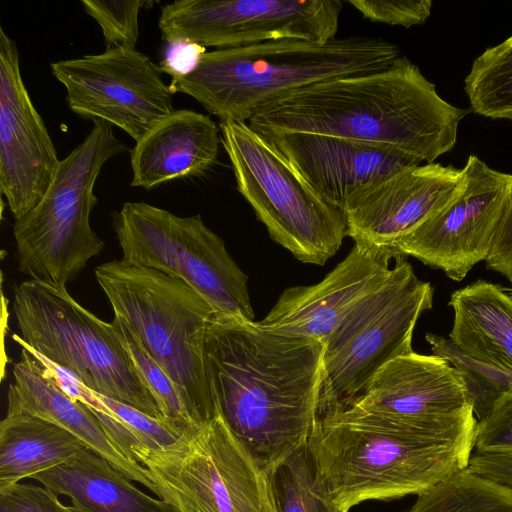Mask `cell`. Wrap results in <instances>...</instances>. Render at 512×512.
I'll list each match as a JSON object with an SVG mask.
<instances>
[{
	"instance_id": "cell-38",
	"label": "cell",
	"mask_w": 512,
	"mask_h": 512,
	"mask_svg": "<svg viewBox=\"0 0 512 512\" xmlns=\"http://www.w3.org/2000/svg\"><path fill=\"white\" fill-rule=\"evenodd\" d=\"M510 296L512 297V287L508 289Z\"/></svg>"
},
{
	"instance_id": "cell-11",
	"label": "cell",
	"mask_w": 512,
	"mask_h": 512,
	"mask_svg": "<svg viewBox=\"0 0 512 512\" xmlns=\"http://www.w3.org/2000/svg\"><path fill=\"white\" fill-rule=\"evenodd\" d=\"M111 219L121 261L183 281L217 314L254 321L247 275L200 215L182 217L141 201L124 203Z\"/></svg>"
},
{
	"instance_id": "cell-21",
	"label": "cell",
	"mask_w": 512,
	"mask_h": 512,
	"mask_svg": "<svg viewBox=\"0 0 512 512\" xmlns=\"http://www.w3.org/2000/svg\"><path fill=\"white\" fill-rule=\"evenodd\" d=\"M220 141V129L208 115L174 110L130 150L131 186L149 191L204 175L217 161Z\"/></svg>"
},
{
	"instance_id": "cell-3",
	"label": "cell",
	"mask_w": 512,
	"mask_h": 512,
	"mask_svg": "<svg viewBox=\"0 0 512 512\" xmlns=\"http://www.w3.org/2000/svg\"><path fill=\"white\" fill-rule=\"evenodd\" d=\"M478 420L472 407L435 425H394L344 411L319 419L307 446L334 500L419 495L468 467Z\"/></svg>"
},
{
	"instance_id": "cell-14",
	"label": "cell",
	"mask_w": 512,
	"mask_h": 512,
	"mask_svg": "<svg viewBox=\"0 0 512 512\" xmlns=\"http://www.w3.org/2000/svg\"><path fill=\"white\" fill-rule=\"evenodd\" d=\"M462 170L464 184L456 197L393 247L455 281L488 257L512 187L511 174L488 167L475 155Z\"/></svg>"
},
{
	"instance_id": "cell-6",
	"label": "cell",
	"mask_w": 512,
	"mask_h": 512,
	"mask_svg": "<svg viewBox=\"0 0 512 512\" xmlns=\"http://www.w3.org/2000/svg\"><path fill=\"white\" fill-rule=\"evenodd\" d=\"M13 340L90 390L157 419L160 407L114 325L79 304L65 286L29 279L15 286ZM165 421V420H164Z\"/></svg>"
},
{
	"instance_id": "cell-32",
	"label": "cell",
	"mask_w": 512,
	"mask_h": 512,
	"mask_svg": "<svg viewBox=\"0 0 512 512\" xmlns=\"http://www.w3.org/2000/svg\"><path fill=\"white\" fill-rule=\"evenodd\" d=\"M474 448L480 454H512V391L477 422Z\"/></svg>"
},
{
	"instance_id": "cell-33",
	"label": "cell",
	"mask_w": 512,
	"mask_h": 512,
	"mask_svg": "<svg viewBox=\"0 0 512 512\" xmlns=\"http://www.w3.org/2000/svg\"><path fill=\"white\" fill-rule=\"evenodd\" d=\"M364 18L389 25L411 27L430 16V0H348Z\"/></svg>"
},
{
	"instance_id": "cell-4",
	"label": "cell",
	"mask_w": 512,
	"mask_h": 512,
	"mask_svg": "<svg viewBox=\"0 0 512 512\" xmlns=\"http://www.w3.org/2000/svg\"><path fill=\"white\" fill-rule=\"evenodd\" d=\"M382 38L326 43L284 39L206 52L190 75L171 80V94L191 96L220 122H246L265 104L304 87L377 72L398 57Z\"/></svg>"
},
{
	"instance_id": "cell-28",
	"label": "cell",
	"mask_w": 512,
	"mask_h": 512,
	"mask_svg": "<svg viewBox=\"0 0 512 512\" xmlns=\"http://www.w3.org/2000/svg\"><path fill=\"white\" fill-rule=\"evenodd\" d=\"M465 91L475 113L512 121V36L475 59Z\"/></svg>"
},
{
	"instance_id": "cell-10",
	"label": "cell",
	"mask_w": 512,
	"mask_h": 512,
	"mask_svg": "<svg viewBox=\"0 0 512 512\" xmlns=\"http://www.w3.org/2000/svg\"><path fill=\"white\" fill-rule=\"evenodd\" d=\"M239 193L270 237L303 262L324 265L347 236L343 211L322 199L248 123L220 122Z\"/></svg>"
},
{
	"instance_id": "cell-34",
	"label": "cell",
	"mask_w": 512,
	"mask_h": 512,
	"mask_svg": "<svg viewBox=\"0 0 512 512\" xmlns=\"http://www.w3.org/2000/svg\"><path fill=\"white\" fill-rule=\"evenodd\" d=\"M0 512H76L44 486L17 482L0 488Z\"/></svg>"
},
{
	"instance_id": "cell-30",
	"label": "cell",
	"mask_w": 512,
	"mask_h": 512,
	"mask_svg": "<svg viewBox=\"0 0 512 512\" xmlns=\"http://www.w3.org/2000/svg\"><path fill=\"white\" fill-rule=\"evenodd\" d=\"M112 324L131 354L140 374L154 395L163 418L181 433L198 425L186 407L177 387L156 362L147 354L137 339L117 318Z\"/></svg>"
},
{
	"instance_id": "cell-12",
	"label": "cell",
	"mask_w": 512,
	"mask_h": 512,
	"mask_svg": "<svg viewBox=\"0 0 512 512\" xmlns=\"http://www.w3.org/2000/svg\"><path fill=\"white\" fill-rule=\"evenodd\" d=\"M340 0H178L162 6L164 41L187 39L216 49L295 39L335 38Z\"/></svg>"
},
{
	"instance_id": "cell-36",
	"label": "cell",
	"mask_w": 512,
	"mask_h": 512,
	"mask_svg": "<svg viewBox=\"0 0 512 512\" xmlns=\"http://www.w3.org/2000/svg\"><path fill=\"white\" fill-rule=\"evenodd\" d=\"M485 261L488 269L502 274L512 283V187L507 208Z\"/></svg>"
},
{
	"instance_id": "cell-22",
	"label": "cell",
	"mask_w": 512,
	"mask_h": 512,
	"mask_svg": "<svg viewBox=\"0 0 512 512\" xmlns=\"http://www.w3.org/2000/svg\"><path fill=\"white\" fill-rule=\"evenodd\" d=\"M31 479L71 500L76 512H175L88 448Z\"/></svg>"
},
{
	"instance_id": "cell-29",
	"label": "cell",
	"mask_w": 512,
	"mask_h": 512,
	"mask_svg": "<svg viewBox=\"0 0 512 512\" xmlns=\"http://www.w3.org/2000/svg\"><path fill=\"white\" fill-rule=\"evenodd\" d=\"M425 338L432 354L445 359L461 375L478 421L491 412L502 396L512 391V372L467 355L444 336L428 333Z\"/></svg>"
},
{
	"instance_id": "cell-8",
	"label": "cell",
	"mask_w": 512,
	"mask_h": 512,
	"mask_svg": "<svg viewBox=\"0 0 512 512\" xmlns=\"http://www.w3.org/2000/svg\"><path fill=\"white\" fill-rule=\"evenodd\" d=\"M432 305L431 284L416 276L405 257L398 259L323 343L318 420L349 409L387 363L413 352L416 322Z\"/></svg>"
},
{
	"instance_id": "cell-35",
	"label": "cell",
	"mask_w": 512,
	"mask_h": 512,
	"mask_svg": "<svg viewBox=\"0 0 512 512\" xmlns=\"http://www.w3.org/2000/svg\"><path fill=\"white\" fill-rule=\"evenodd\" d=\"M161 59L156 64L160 73L177 80L193 73L206 53V47L182 38L164 41Z\"/></svg>"
},
{
	"instance_id": "cell-7",
	"label": "cell",
	"mask_w": 512,
	"mask_h": 512,
	"mask_svg": "<svg viewBox=\"0 0 512 512\" xmlns=\"http://www.w3.org/2000/svg\"><path fill=\"white\" fill-rule=\"evenodd\" d=\"M127 150L112 125L94 121L85 139L60 160L39 203L15 219L18 270L31 279L65 286L104 249L90 215L96 180L104 164Z\"/></svg>"
},
{
	"instance_id": "cell-25",
	"label": "cell",
	"mask_w": 512,
	"mask_h": 512,
	"mask_svg": "<svg viewBox=\"0 0 512 512\" xmlns=\"http://www.w3.org/2000/svg\"><path fill=\"white\" fill-rule=\"evenodd\" d=\"M61 385L96 414L109 436L128 457V449L133 445L158 448L173 443L182 434L164 420L90 390L71 375L65 376Z\"/></svg>"
},
{
	"instance_id": "cell-17",
	"label": "cell",
	"mask_w": 512,
	"mask_h": 512,
	"mask_svg": "<svg viewBox=\"0 0 512 512\" xmlns=\"http://www.w3.org/2000/svg\"><path fill=\"white\" fill-rule=\"evenodd\" d=\"M354 243L322 281L285 289L259 324L324 343L346 314L387 279L392 259L405 257L391 247Z\"/></svg>"
},
{
	"instance_id": "cell-27",
	"label": "cell",
	"mask_w": 512,
	"mask_h": 512,
	"mask_svg": "<svg viewBox=\"0 0 512 512\" xmlns=\"http://www.w3.org/2000/svg\"><path fill=\"white\" fill-rule=\"evenodd\" d=\"M417 496L408 512H512V490L468 467Z\"/></svg>"
},
{
	"instance_id": "cell-9",
	"label": "cell",
	"mask_w": 512,
	"mask_h": 512,
	"mask_svg": "<svg viewBox=\"0 0 512 512\" xmlns=\"http://www.w3.org/2000/svg\"><path fill=\"white\" fill-rule=\"evenodd\" d=\"M128 454L175 512H276L266 470L219 414L171 444L133 445Z\"/></svg>"
},
{
	"instance_id": "cell-5",
	"label": "cell",
	"mask_w": 512,
	"mask_h": 512,
	"mask_svg": "<svg viewBox=\"0 0 512 512\" xmlns=\"http://www.w3.org/2000/svg\"><path fill=\"white\" fill-rule=\"evenodd\" d=\"M94 273L114 317L171 379L194 421L213 420L218 412L204 357L215 313L210 303L179 279L121 260L103 263Z\"/></svg>"
},
{
	"instance_id": "cell-19",
	"label": "cell",
	"mask_w": 512,
	"mask_h": 512,
	"mask_svg": "<svg viewBox=\"0 0 512 512\" xmlns=\"http://www.w3.org/2000/svg\"><path fill=\"white\" fill-rule=\"evenodd\" d=\"M259 134L322 199L342 211L354 191L422 162L394 148L343 137L300 132Z\"/></svg>"
},
{
	"instance_id": "cell-31",
	"label": "cell",
	"mask_w": 512,
	"mask_h": 512,
	"mask_svg": "<svg viewBox=\"0 0 512 512\" xmlns=\"http://www.w3.org/2000/svg\"><path fill=\"white\" fill-rule=\"evenodd\" d=\"M87 15L100 26L106 49L135 47L139 37L138 16L141 8H150L157 1L81 0Z\"/></svg>"
},
{
	"instance_id": "cell-24",
	"label": "cell",
	"mask_w": 512,
	"mask_h": 512,
	"mask_svg": "<svg viewBox=\"0 0 512 512\" xmlns=\"http://www.w3.org/2000/svg\"><path fill=\"white\" fill-rule=\"evenodd\" d=\"M84 448L80 440L57 424L7 406L0 422V488L31 479Z\"/></svg>"
},
{
	"instance_id": "cell-37",
	"label": "cell",
	"mask_w": 512,
	"mask_h": 512,
	"mask_svg": "<svg viewBox=\"0 0 512 512\" xmlns=\"http://www.w3.org/2000/svg\"><path fill=\"white\" fill-rule=\"evenodd\" d=\"M468 469L512 490V454L472 453Z\"/></svg>"
},
{
	"instance_id": "cell-26",
	"label": "cell",
	"mask_w": 512,
	"mask_h": 512,
	"mask_svg": "<svg viewBox=\"0 0 512 512\" xmlns=\"http://www.w3.org/2000/svg\"><path fill=\"white\" fill-rule=\"evenodd\" d=\"M266 472L276 512H348L331 496L307 444Z\"/></svg>"
},
{
	"instance_id": "cell-1",
	"label": "cell",
	"mask_w": 512,
	"mask_h": 512,
	"mask_svg": "<svg viewBox=\"0 0 512 512\" xmlns=\"http://www.w3.org/2000/svg\"><path fill=\"white\" fill-rule=\"evenodd\" d=\"M204 357L218 414L266 471L318 421L323 343L214 313Z\"/></svg>"
},
{
	"instance_id": "cell-18",
	"label": "cell",
	"mask_w": 512,
	"mask_h": 512,
	"mask_svg": "<svg viewBox=\"0 0 512 512\" xmlns=\"http://www.w3.org/2000/svg\"><path fill=\"white\" fill-rule=\"evenodd\" d=\"M469 407L459 372L441 357L413 351L387 363L347 410L388 424L425 427Z\"/></svg>"
},
{
	"instance_id": "cell-23",
	"label": "cell",
	"mask_w": 512,
	"mask_h": 512,
	"mask_svg": "<svg viewBox=\"0 0 512 512\" xmlns=\"http://www.w3.org/2000/svg\"><path fill=\"white\" fill-rule=\"evenodd\" d=\"M449 339L467 355L512 372V297L500 285L477 280L449 300Z\"/></svg>"
},
{
	"instance_id": "cell-15",
	"label": "cell",
	"mask_w": 512,
	"mask_h": 512,
	"mask_svg": "<svg viewBox=\"0 0 512 512\" xmlns=\"http://www.w3.org/2000/svg\"><path fill=\"white\" fill-rule=\"evenodd\" d=\"M59 162L22 79L17 45L0 27V192L14 219L39 203Z\"/></svg>"
},
{
	"instance_id": "cell-16",
	"label": "cell",
	"mask_w": 512,
	"mask_h": 512,
	"mask_svg": "<svg viewBox=\"0 0 512 512\" xmlns=\"http://www.w3.org/2000/svg\"><path fill=\"white\" fill-rule=\"evenodd\" d=\"M463 184L462 169L428 163L362 187L343 207L347 236L393 248L401 237L447 206Z\"/></svg>"
},
{
	"instance_id": "cell-13",
	"label": "cell",
	"mask_w": 512,
	"mask_h": 512,
	"mask_svg": "<svg viewBox=\"0 0 512 512\" xmlns=\"http://www.w3.org/2000/svg\"><path fill=\"white\" fill-rule=\"evenodd\" d=\"M50 70L66 89L73 113L114 125L135 142L174 111L156 64L135 47L60 60Z\"/></svg>"
},
{
	"instance_id": "cell-20",
	"label": "cell",
	"mask_w": 512,
	"mask_h": 512,
	"mask_svg": "<svg viewBox=\"0 0 512 512\" xmlns=\"http://www.w3.org/2000/svg\"><path fill=\"white\" fill-rule=\"evenodd\" d=\"M13 378L7 394V406L57 424L130 480L153 491V483L145 468L128 457L109 436L96 414L84 402L68 394L44 363L24 347L20 360L14 364Z\"/></svg>"
},
{
	"instance_id": "cell-2",
	"label": "cell",
	"mask_w": 512,
	"mask_h": 512,
	"mask_svg": "<svg viewBox=\"0 0 512 512\" xmlns=\"http://www.w3.org/2000/svg\"><path fill=\"white\" fill-rule=\"evenodd\" d=\"M468 109L443 100L406 57L363 75L332 79L285 94L249 119L258 133L300 132L367 142L433 163L457 140Z\"/></svg>"
}]
</instances>
